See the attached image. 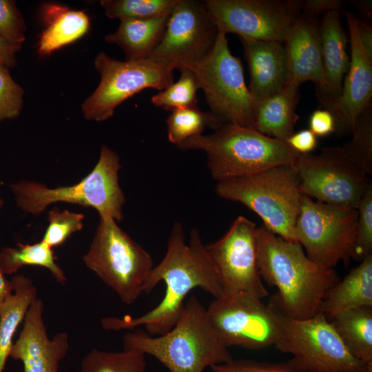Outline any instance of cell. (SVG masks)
<instances>
[{
	"label": "cell",
	"instance_id": "1",
	"mask_svg": "<svg viewBox=\"0 0 372 372\" xmlns=\"http://www.w3.org/2000/svg\"><path fill=\"white\" fill-rule=\"evenodd\" d=\"M161 281L165 285V292L157 306L136 318L129 316L103 318L102 328L118 331H131L143 326L145 331L152 335H162L176 324L186 298L194 289H203L214 298L224 295L198 229L193 228L190 231L187 243L180 222L173 225L166 254L152 268L144 285L143 293H150Z\"/></svg>",
	"mask_w": 372,
	"mask_h": 372
},
{
	"label": "cell",
	"instance_id": "2",
	"mask_svg": "<svg viewBox=\"0 0 372 372\" xmlns=\"http://www.w3.org/2000/svg\"><path fill=\"white\" fill-rule=\"evenodd\" d=\"M257 261L262 280L278 289L271 307L297 320L318 313L327 292L340 280L333 268L311 260L302 245L256 228Z\"/></svg>",
	"mask_w": 372,
	"mask_h": 372
},
{
	"label": "cell",
	"instance_id": "3",
	"mask_svg": "<svg viewBox=\"0 0 372 372\" xmlns=\"http://www.w3.org/2000/svg\"><path fill=\"white\" fill-rule=\"evenodd\" d=\"M123 342V349L151 355L170 372H203L233 359L195 295L187 298L180 317L167 332L152 335L135 329L124 335Z\"/></svg>",
	"mask_w": 372,
	"mask_h": 372
},
{
	"label": "cell",
	"instance_id": "4",
	"mask_svg": "<svg viewBox=\"0 0 372 372\" xmlns=\"http://www.w3.org/2000/svg\"><path fill=\"white\" fill-rule=\"evenodd\" d=\"M177 147L203 152L208 169L216 181L293 164L299 156L285 141L236 124H224L213 133L189 138Z\"/></svg>",
	"mask_w": 372,
	"mask_h": 372
},
{
	"label": "cell",
	"instance_id": "5",
	"mask_svg": "<svg viewBox=\"0 0 372 372\" xmlns=\"http://www.w3.org/2000/svg\"><path fill=\"white\" fill-rule=\"evenodd\" d=\"M215 192L218 197L240 203L255 212L271 232L298 242L296 225L302 194L293 164L217 181Z\"/></svg>",
	"mask_w": 372,
	"mask_h": 372
},
{
	"label": "cell",
	"instance_id": "6",
	"mask_svg": "<svg viewBox=\"0 0 372 372\" xmlns=\"http://www.w3.org/2000/svg\"><path fill=\"white\" fill-rule=\"evenodd\" d=\"M121 168L118 155L103 145L93 169L74 185L50 188L37 182L21 180L10 188L19 208L32 215L43 213L50 204L62 202L92 207L100 216L120 222L125 203L118 183Z\"/></svg>",
	"mask_w": 372,
	"mask_h": 372
},
{
	"label": "cell",
	"instance_id": "7",
	"mask_svg": "<svg viewBox=\"0 0 372 372\" xmlns=\"http://www.w3.org/2000/svg\"><path fill=\"white\" fill-rule=\"evenodd\" d=\"M83 260L126 304L134 303L143 293L145 281L154 267L149 252L110 217L100 216Z\"/></svg>",
	"mask_w": 372,
	"mask_h": 372
},
{
	"label": "cell",
	"instance_id": "8",
	"mask_svg": "<svg viewBox=\"0 0 372 372\" xmlns=\"http://www.w3.org/2000/svg\"><path fill=\"white\" fill-rule=\"evenodd\" d=\"M185 68L194 72L209 112L223 125L252 127L258 102L246 85L242 62L231 52L224 32L218 30L210 50Z\"/></svg>",
	"mask_w": 372,
	"mask_h": 372
},
{
	"label": "cell",
	"instance_id": "9",
	"mask_svg": "<svg viewBox=\"0 0 372 372\" xmlns=\"http://www.w3.org/2000/svg\"><path fill=\"white\" fill-rule=\"evenodd\" d=\"M278 312L282 332L275 347L292 355L288 363L295 369L304 372L367 371L369 364H362L351 354L322 313L297 320Z\"/></svg>",
	"mask_w": 372,
	"mask_h": 372
},
{
	"label": "cell",
	"instance_id": "10",
	"mask_svg": "<svg viewBox=\"0 0 372 372\" xmlns=\"http://www.w3.org/2000/svg\"><path fill=\"white\" fill-rule=\"evenodd\" d=\"M94 65L100 83L81 107L85 118L95 121L111 118L118 105L145 89H165L174 82L176 70L152 58L121 61L104 52L96 55Z\"/></svg>",
	"mask_w": 372,
	"mask_h": 372
},
{
	"label": "cell",
	"instance_id": "11",
	"mask_svg": "<svg viewBox=\"0 0 372 372\" xmlns=\"http://www.w3.org/2000/svg\"><path fill=\"white\" fill-rule=\"evenodd\" d=\"M356 209L314 200L303 195L296 225L297 241L307 256L333 268L353 258L356 234Z\"/></svg>",
	"mask_w": 372,
	"mask_h": 372
},
{
	"label": "cell",
	"instance_id": "12",
	"mask_svg": "<svg viewBox=\"0 0 372 372\" xmlns=\"http://www.w3.org/2000/svg\"><path fill=\"white\" fill-rule=\"evenodd\" d=\"M208 320L221 342L258 350L276 346L281 337L278 312L262 299L247 293H227L206 308Z\"/></svg>",
	"mask_w": 372,
	"mask_h": 372
},
{
	"label": "cell",
	"instance_id": "13",
	"mask_svg": "<svg viewBox=\"0 0 372 372\" xmlns=\"http://www.w3.org/2000/svg\"><path fill=\"white\" fill-rule=\"evenodd\" d=\"M302 194L327 204L358 208L372 185L344 154L341 147H324L319 154H299L293 163Z\"/></svg>",
	"mask_w": 372,
	"mask_h": 372
},
{
	"label": "cell",
	"instance_id": "14",
	"mask_svg": "<svg viewBox=\"0 0 372 372\" xmlns=\"http://www.w3.org/2000/svg\"><path fill=\"white\" fill-rule=\"evenodd\" d=\"M218 30L240 38L283 43L302 1L205 0Z\"/></svg>",
	"mask_w": 372,
	"mask_h": 372
},
{
	"label": "cell",
	"instance_id": "15",
	"mask_svg": "<svg viewBox=\"0 0 372 372\" xmlns=\"http://www.w3.org/2000/svg\"><path fill=\"white\" fill-rule=\"evenodd\" d=\"M256 228L239 216L223 237L206 245L224 294L247 293L260 299L269 294L258 267Z\"/></svg>",
	"mask_w": 372,
	"mask_h": 372
},
{
	"label": "cell",
	"instance_id": "16",
	"mask_svg": "<svg viewBox=\"0 0 372 372\" xmlns=\"http://www.w3.org/2000/svg\"><path fill=\"white\" fill-rule=\"evenodd\" d=\"M218 32L204 1L178 0L168 17L161 42L148 58L176 69L187 67L210 50Z\"/></svg>",
	"mask_w": 372,
	"mask_h": 372
},
{
	"label": "cell",
	"instance_id": "17",
	"mask_svg": "<svg viewBox=\"0 0 372 372\" xmlns=\"http://www.w3.org/2000/svg\"><path fill=\"white\" fill-rule=\"evenodd\" d=\"M349 28L351 56L339 97L325 106L333 116L337 136L352 134L361 114L371 105L372 60L366 55L359 38L358 19L351 12H344Z\"/></svg>",
	"mask_w": 372,
	"mask_h": 372
},
{
	"label": "cell",
	"instance_id": "18",
	"mask_svg": "<svg viewBox=\"0 0 372 372\" xmlns=\"http://www.w3.org/2000/svg\"><path fill=\"white\" fill-rule=\"evenodd\" d=\"M43 310L41 299L32 302L10 351V358L22 362L23 372H59L60 362L69 349V335L65 332H59L52 339L48 337Z\"/></svg>",
	"mask_w": 372,
	"mask_h": 372
},
{
	"label": "cell",
	"instance_id": "19",
	"mask_svg": "<svg viewBox=\"0 0 372 372\" xmlns=\"http://www.w3.org/2000/svg\"><path fill=\"white\" fill-rule=\"evenodd\" d=\"M288 67L289 81L300 85L313 83L318 95L326 89L319 24L317 18L299 14L290 26L283 41Z\"/></svg>",
	"mask_w": 372,
	"mask_h": 372
},
{
	"label": "cell",
	"instance_id": "20",
	"mask_svg": "<svg viewBox=\"0 0 372 372\" xmlns=\"http://www.w3.org/2000/svg\"><path fill=\"white\" fill-rule=\"evenodd\" d=\"M248 65L249 90L258 103L281 90L289 81L283 43L240 38Z\"/></svg>",
	"mask_w": 372,
	"mask_h": 372
},
{
	"label": "cell",
	"instance_id": "21",
	"mask_svg": "<svg viewBox=\"0 0 372 372\" xmlns=\"http://www.w3.org/2000/svg\"><path fill=\"white\" fill-rule=\"evenodd\" d=\"M340 12L331 11L324 14L319 24L326 89L318 97L324 107L339 97L350 65L347 39Z\"/></svg>",
	"mask_w": 372,
	"mask_h": 372
},
{
	"label": "cell",
	"instance_id": "22",
	"mask_svg": "<svg viewBox=\"0 0 372 372\" xmlns=\"http://www.w3.org/2000/svg\"><path fill=\"white\" fill-rule=\"evenodd\" d=\"M300 85L288 82L278 92L258 102L251 128L267 136L286 141L294 133L299 119L296 107Z\"/></svg>",
	"mask_w": 372,
	"mask_h": 372
},
{
	"label": "cell",
	"instance_id": "23",
	"mask_svg": "<svg viewBox=\"0 0 372 372\" xmlns=\"http://www.w3.org/2000/svg\"><path fill=\"white\" fill-rule=\"evenodd\" d=\"M360 262L327 292L318 313L329 320L353 309L372 307V255Z\"/></svg>",
	"mask_w": 372,
	"mask_h": 372
},
{
	"label": "cell",
	"instance_id": "24",
	"mask_svg": "<svg viewBox=\"0 0 372 372\" xmlns=\"http://www.w3.org/2000/svg\"><path fill=\"white\" fill-rule=\"evenodd\" d=\"M169 16L120 21L116 32L104 39L123 49L125 61L148 58L162 39Z\"/></svg>",
	"mask_w": 372,
	"mask_h": 372
},
{
	"label": "cell",
	"instance_id": "25",
	"mask_svg": "<svg viewBox=\"0 0 372 372\" xmlns=\"http://www.w3.org/2000/svg\"><path fill=\"white\" fill-rule=\"evenodd\" d=\"M45 14L48 25L38 45V52L41 56L50 54L78 40L90 28V18L83 10L51 5L46 8Z\"/></svg>",
	"mask_w": 372,
	"mask_h": 372
},
{
	"label": "cell",
	"instance_id": "26",
	"mask_svg": "<svg viewBox=\"0 0 372 372\" xmlns=\"http://www.w3.org/2000/svg\"><path fill=\"white\" fill-rule=\"evenodd\" d=\"M11 280L13 293L0 309V372H3L10 358L16 331L30 304L37 298L36 286L30 278L16 275Z\"/></svg>",
	"mask_w": 372,
	"mask_h": 372
},
{
	"label": "cell",
	"instance_id": "27",
	"mask_svg": "<svg viewBox=\"0 0 372 372\" xmlns=\"http://www.w3.org/2000/svg\"><path fill=\"white\" fill-rule=\"evenodd\" d=\"M329 321L355 359L365 365L372 363V307L344 311Z\"/></svg>",
	"mask_w": 372,
	"mask_h": 372
},
{
	"label": "cell",
	"instance_id": "28",
	"mask_svg": "<svg viewBox=\"0 0 372 372\" xmlns=\"http://www.w3.org/2000/svg\"><path fill=\"white\" fill-rule=\"evenodd\" d=\"M17 246L3 247L0 251V270L5 275L14 273L23 266H39L48 269L58 282H67L64 271L55 261L52 248L43 241L17 243Z\"/></svg>",
	"mask_w": 372,
	"mask_h": 372
},
{
	"label": "cell",
	"instance_id": "29",
	"mask_svg": "<svg viewBox=\"0 0 372 372\" xmlns=\"http://www.w3.org/2000/svg\"><path fill=\"white\" fill-rule=\"evenodd\" d=\"M166 120L168 141L178 147L189 138L202 134L206 127L214 130L223 124L209 111L198 106L174 110Z\"/></svg>",
	"mask_w": 372,
	"mask_h": 372
},
{
	"label": "cell",
	"instance_id": "30",
	"mask_svg": "<svg viewBox=\"0 0 372 372\" xmlns=\"http://www.w3.org/2000/svg\"><path fill=\"white\" fill-rule=\"evenodd\" d=\"M79 372H147L145 355L134 350L94 349L82 360Z\"/></svg>",
	"mask_w": 372,
	"mask_h": 372
},
{
	"label": "cell",
	"instance_id": "31",
	"mask_svg": "<svg viewBox=\"0 0 372 372\" xmlns=\"http://www.w3.org/2000/svg\"><path fill=\"white\" fill-rule=\"evenodd\" d=\"M178 0H102L105 15L120 21L169 16Z\"/></svg>",
	"mask_w": 372,
	"mask_h": 372
},
{
	"label": "cell",
	"instance_id": "32",
	"mask_svg": "<svg viewBox=\"0 0 372 372\" xmlns=\"http://www.w3.org/2000/svg\"><path fill=\"white\" fill-rule=\"evenodd\" d=\"M351 140L341 147L345 156L366 176L372 174V107L358 118Z\"/></svg>",
	"mask_w": 372,
	"mask_h": 372
},
{
	"label": "cell",
	"instance_id": "33",
	"mask_svg": "<svg viewBox=\"0 0 372 372\" xmlns=\"http://www.w3.org/2000/svg\"><path fill=\"white\" fill-rule=\"evenodd\" d=\"M178 70L180 72L178 80L152 96L151 103L155 107L172 112L197 106V92L200 88L194 72L185 67Z\"/></svg>",
	"mask_w": 372,
	"mask_h": 372
},
{
	"label": "cell",
	"instance_id": "34",
	"mask_svg": "<svg viewBox=\"0 0 372 372\" xmlns=\"http://www.w3.org/2000/svg\"><path fill=\"white\" fill-rule=\"evenodd\" d=\"M84 215L57 207L48 212V225L41 239L52 249L63 245L74 233L83 228Z\"/></svg>",
	"mask_w": 372,
	"mask_h": 372
},
{
	"label": "cell",
	"instance_id": "35",
	"mask_svg": "<svg viewBox=\"0 0 372 372\" xmlns=\"http://www.w3.org/2000/svg\"><path fill=\"white\" fill-rule=\"evenodd\" d=\"M358 218L353 259L362 261L372 255V185L357 208Z\"/></svg>",
	"mask_w": 372,
	"mask_h": 372
},
{
	"label": "cell",
	"instance_id": "36",
	"mask_svg": "<svg viewBox=\"0 0 372 372\" xmlns=\"http://www.w3.org/2000/svg\"><path fill=\"white\" fill-rule=\"evenodd\" d=\"M8 69L0 65V121L17 117L23 103V90L13 80Z\"/></svg>",
	"mask_w": 372,
	"mask_h": 372
},
{
	"label": "cell",
	"instance_id": "37",
	"mask_svg": "<svg viewBox=\"0 0 372 372\" xmlns=\"http://www.w3.org/2000/svg\"><path fill=\"white\" fill-rule=\"evenodd\" d=\"M25 23L15 2L0 0V37L21 45L25 39Z\"/></svg>",
	"mask_w": 372,
	"mask_h": 372
},
{
	"label": "cell",
	"instance_id": "38",
	"mask_svg": "<svg viewBox=\"0 0 372 372\" xmlns=\"http://www.w3.org/2000/svg\"><path fill=\"white\" fill-rule=\"evenodd\" d=\"M213 372H304L295 369L288 362L273 363L247 359L234 360L212 366Z\"/></svg>",
	"mask_w": 372,
	"mask_h": 372
},
{
	"label": "cell",
	"instance_id": "39",
	"mask_svg": "<svg viewBox=\"0 0 372 372\" xmlns=\"http://www.w3.org/2000/svg\"><path fill=\"white\" fill-rule=\"evenodd\" d=\"M309 130L316 136L324 137L334 133L335 123L333 116L327 110H314L309 120Z\"/></svg>",
	"mask_w": 372,
	"mask_h": 372
},
{
	"label": "cell",
	"instance_id": "40",
	"mask_svg": "<svg viewBox=\"0 0 372 372\" xmlns=\"http://www.w3.org/2000/svg\"><path fill=\"white\" fill-rule=\"evenodd\" d=\"M285 142L299 154H311L318 146L317 136L309 129L294 132Z\"/></svg>",
	"mask_w": 372,
	"mask_h": 372
},
{
	"label": "cell",
	"instance_id": "41",
	"mask_svg": "<svg viewBox=\"0 0 372 372\" xmlns=\"http://www.w3.org/2000/svg\"><path fill=\"white\" fill-rule=\"evenodd\" d=\"M342 4L340 0H307L302 3V14L317 18L321 14L340 11Z\"/></svg>",
	"mask_w": 372,
	"mask_h": 372
},
{
	"label": "cell",
	"instance_id": "42",
	"mask_svg": "<svg viewBox=\"0 0 372 372\" xmlns=\"http://www.w3.org/2000/svg\"><path fill=\"white\" fill-rule=\"evenodd\" d=\"M21 45L10 42L0 37V65L7 68L16 65V53Z\"/></svg>",
	"mask_w": 372,
	"mask_h": 372
},
{
	"label": "cell",
	"instance_id": "43",
	"mask_svg": "<svg viewBox=\"0 0 372 372\" xmlns=\"http://www.w3.org/2000/svg\"><path fill=\"white\" fill-rule=\"evenodd\" d=\"M358 32L360 43L368 57L372 60V27L360 21Z\"/></svg>",
	"mask_w": 372,
	"mask_h": 372
},
{
	"label": "cell",
	"instance_id": "44",
	"mask_svg": "<svg viewBox=\"0 0 372 372\" xmlns=\"http://www.w3.org/2000/svg\"><path fill=\"white\" fill-rule=\"evenodd\" d=\"M13 293L12 280L6 278V275L0 270V309Z\"/></svg>",
	"mask_w": 372,
	"mask_h": 372
},
{
	"label": "cell",
	"instance_id": "45",
	"mask_svg": "<svg viewBox=\"0 0 372 372\" xmlns=\"http://www.w3.org/2000/svg\"><path fill=\"white\" fill-rule=\"evenodd\" d=\"M350 3L352 6L366 13L368 16H371V0H362V1H351Z\"/></svg>",
	"mask_w": 372,
	"mask_h": 372
},
{
	"label": "cell",
	"instance_id": "46",
	"mask_svg": "<svg viewBox=\"0 0 372 372\" xmlns=\"http://www.w3.org/2000/svg\"><path fill=\"white\" fill-rule=\"evenodd\" d=\"M3 199L1 198V197L0 196V211H1V208H2V207H3Z\"/></svg>",
	"mask_w": 372,
	"mask_h": 372
},
{
	"label": "cell",
	"instance_id": "47",
	"mask_svg": "<svg viewBox=\"0 0 372 372\" xmlns=\"http://www.w3.org/2000/svg\"><path fill=\"white\" fill-rule=\"evenodd\" d=\"M371 369H372V363L369 364L367 371L366 372H369Z\"/></svg>",
	"mask_w": 372,
	"mask_h": 372
},
{
	"label": "cell",
	"instance_id": "48",
	"mask_svg": "<svg viewBox=\"0 0 372 372\" xmlns=\"http://www.w3.org/2000/svg\"><path fill=\"white\" fill-rule=\"evenodd\" d=\"M369 372H372V369H371Z\"/></svg>",
	"mask_w": 372,
	"mask_h": 372
}]
</instances>
